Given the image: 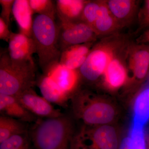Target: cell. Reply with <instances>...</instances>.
Listing matches in <instances>:
<instances>
[{
	"label": "cell",
	"instance_id": "ffe728a7",
	"mask_svg": "<svg viewBox=\"0 0 149 149\" xmlns=\"http://www.w3.org/2000/svg\"><path fill=\"white\" fill-rule=\"evenodd\" d=\"M112 14L120 24L131 17L136 8L135 1L131 0H110L106 2Z\"/></svg>",
	"mask_w": 149,
	"mask_h": 149
},
{
	"label": "cell",
	"instance_id": "1f68e13d",
	"mask_svg": "<svg viewBox=\"0 0 149 149\" xmlns=\"http://www.w3.org/2000/svg\"><path fill=\"white\" fill-rule=\"evenodd\" d=\"M20 149H34V147L32 146V143H31Z\"/></svg>",
	"mask_w": 149,
	"mask_h": 149
},
{
	"label": "cell",
	"instance_id": "52a82bcc",
	"mask_svg": "<svg viewBox=\"0 0 149 149\" xmlns=\"http://www.w3.org/2000/svg\"><path fill=\"white\" fill-rule=\"evenodd\" d=\"M88 146L93 149H118L120 142L116 129L106 124L99 126L85 125L80 132Z\"/></svg>",
	"mask_w": 149,
	"mask_h": 149
},
{
	"label": "cell",
	"instance_id": "d6986e66",
	"mask_svg": "<svg viewBox=\"0 0 149 149\" xmlns=\"http://www.w3.org/2000/svg\"><path fill=\"white\" fill-rule=\"evenodd\" d=\"M149 120V86L136 98L134 106L133 124L145 126Z\"/></svg>",
	"mask_w": 149,
	"mask_h": 149
},
{
	"label": "cell",
	"instance_id": "d4e9b609",
	"mask_svg": "<svg viewBox=\"0 0 149 149\" xmlns=\"http://www.w3.org/2000/svg\"><path fill=\"white\" fill-rule=\"evenodd\" d=\"M144 126L133 124L130 137L133 149H146Z\"/></svg>",
	"mask_w": 149,
	"mask_h": 149
},
{
	"label": "cell",
	"instance_id": "7402d4cb",
	"mask_svg": "<svg viewBox=\"0 0 149 149\" xmlns=\"http://www.w3.org/2000/svg\"><path fill=\"white\" fill-rule=\"evenodd\" d=\"M33 13L45 15L55 20L56 16V1L52 0H29Z\"/></svg>",
	"mask_w": 149,
	"mask_h": 149
},
{
	"label": "cell",
	"instance_id": "44dd1931",
	"mask_svg": "<svg viewBox=\"0 0 149 149\" xmlns=\"http://www.w3.org/2000/svg\"><path fill=\"white\" fill-rule=\"evenodd\" d=\"M130 68L136 78L143 79L148 73L149 68V51L146 49L137 50L131 55Z\"/></svg>",
	"mask_w": 149,
	"mask_h": 149
},
{
	"label": "cell",
	"instance_id": "30bf717a",
	"mask_svg": "<svg viewBox=\"0 0 149 149\" xmlns=\"http://www.w3.org/2000/svg\"><path fill=\"white\" fill-rule=\"evenodd\" d=\"M7 50L11 59L17 63L33 60L32 55L36 53L33 39L19 32H11Z\"/></svg>",
	"mask_w": 149,
	"mask_h": 149
},
{
	"label": "cell",
	"instance_id": "3957f363",
	"mask_svg": "<svg viewBox=\"0 0 149 149\" xmlns=\"http://www.w3.org/2000/svg\"><path fill=\"white\" fill-rule=\"evenodd\" d=\"M58 32L55 20L49 17L38 15L33 19L31 38L35 42L39 65L42 72L59 62L61 52Z\"/></svg>",
	"mask_w": 149,
	"mask_h": 149
},
{
	"label": "cell",
	"instance_id": "7a4b0ae2",
	"mask_svg": "<svg viewBox=\"0 0 149 149\" xmlns=\"http://www.w3.org/2000/svg\"><path fill=\"white\" fill-rule=\"evenodd\" d=\"M34 60L17 63L12 60L8 50L0 56V94L17 96L33 88L37 83Z\"/></svg>",
	"mask_w": 149,
	"mask_h": 149
},
{
	"label": "cell",
	"instance_id": "603a6c76",
	"mask_svg": "<svg viewBox=\"0 0 149 149\" xmlns=\"http://www.w3.org/2000/svg\"><path fill=\"white\" fill-rule=\"evenodd\" d=\"M100 8L101 1H88L83 9L80 21L89 25L93 29L100 14Z\"/></svg>",
	"mask_w": 149,
	"mask_h": 149
},
{
	"label": "cell",
	"instance_id": "4fadbf2b",
	"mask_svg": "<svg viewBox=\"0 0 149 149\" xmlns=\"http://www.w3.org/2000/svg\"><path fill=\"white\" fill-rule=\"evenodd\" d=\"M91 43L75 45L67 48L61 52L59 63L72 70H79L91 52Z\"/></svg>",
	"mask_w": 149,
	"mask_h": 149
},
{
	"label": "cell",
	"instance_id": "484cf974",
	"mask_svg": "<svg viewBox=\"0 0 149 149\" xmlns=\"http://www.w3.org/2000/svg\"><path fill=\"white\" fill-rule=\"evenodd\" d=\"M15 0H0L1 6V16L3 20L10 27V16L13 14V8Z\"/></svg>",
	"mask_w": 149,
	"mask_h": 149
},
{
	"label": "cell",
	"instance_id": "4316f807",
	"mask_svg": "<svg viewBox=\"0 0 149 149\" xmlns=\"http://www.w3.org/2000/svg\"><path fill=\"white\" fill-rule=\"evenodd\" d=\"M69 149H93L86 143L83 139L80 133L75 136H73Z\"/></svg>",
	"mask_w": 149,
	"mask_h": 149
},
{
	"label": "cell",
	"instance_id": "7c38bea8",
	"mask_svg": "<svg viewBox=\"0 0 149 149\" xmlns=\"http://www.w3.org/2000/svg\"><path fill=\"white\" fill-rule=\"evenodd\" d=\"M42 97L51 103L65 108L68 100L66 95L58 85L50 77L42 74L37 77V83Z\"/></svg>",
	"mask_w": 149,
	"mask_h": 149
},
{
	"label": "cell",
	"instance_id": "277c9868",
	"mask_svg": "<svg viewBox=\"0 0 149 149\" xmlns=\"http://www.w3.org/2000/svg\"><path fill=\"white\" fill-rule=\"evenodd\" d=\"M70 100L74 115L86 126L110 124L116 117L113 105L89 93L77 91Z\"/></svg>",
	"mask_w": 149,
	"mask_h": 149
},
{
	"label": "cell",
	"instance_id": "9c48e42d",
	"mask_svg": "<svg viewBox=\"0 0 149 149\" xmlns=\"http://www.w3.org/2000/svg\"><path fill=\"white\" fill-rule=\"evenodd\" d=\"M43 74L53 79L70 100L77 92L81 77L79 70L70 69L58 62L49 67Z\"/></svg>",
	"mask_w": 149,
	"mask_h": 149
},
{
	"label": "cell",
	"instance_id": "ba28073f",
	"mask_svg": "<svg viewBox=\"0 0 149 149\" xmlns=\"http://www.w3.org/2000/svg\"><path fill=\"white\" fill-rule=\"evenodd\" d=\"M16 97L28 111L38 118L58 117L64 114L44 97L37 95L33 88L27 90Z\"/></svg>",
	"mask_w": 149,
	"mask_h": 149
},
{
	"label": "cell",
	"instance_id": "e0dca14e",
	"mask_svg": "<svg viewBox=\"0 0 149 149\" xmlns=\"http://www.w3.org/2000/svg\"><path fill=\"white\" fill-rule=\"evenodd\" d=\"M30 125L18 119L0 115V143L11 136L28 132Z\"/></svg>",
	"mask_w": 149,
	"mask_h": 149
},
{
	"label": "cell",
	"instance_id": "8fae6325",
	"mask_svg": "<svg viewBox=\"0 0 149 149\" xmlns=\"http://www.w3.org/2000/svg\"><path fill=\"white\" fill-rule=\"evenodd\" d=\"M0 113L29 124L38 119L22 105L16 96L2 94H0Z\"/></svg>",
	"mask_w": 149,
	"mask_h": 149
},
{
	"label": "cell",
	"instance_id": "8992f818",
	"mask_svg": "<svg viewBox=\"0 0 149 149\" xmlns=\"http://www.w3.org/2000/svg\"><path fill=\"white\" fill-rule=\"evenodd\" d=\"M113 58V53L109 47L100 46L94 48L79 68L81 77L91 82L97 80L104 74Z\"/></svg>",
	"mask_w": 149,
	"mask_h": 149
},
{
	"label": "cell",
	"instance_id": "6da1fadb",
	"mask_svg": "<svg viewBox=\"0 0 149 149\" xmlns=\"http://www.w3.org/2000/svg\"><path fill=\"white\" fill-rule=\"evenodd\" d=\"M28 133L34 149H69L74 135L72 119L65 113L59 117L38 118L30 124Z\"/></svg>",
	"mask_w": 149,
	"mask_h": 149
},
{
	"label": "cell",
	"instance_id": "cb8c5ba5",
	"mask_svg": "<svg viewBox=\"0 0 149 149\" xmlns=\"http://www.w3.org/2000/svg\"><path fill=\"white\" fill-rule=\"evenodd\" d=\"M31 143L28 131L10 137L0 143V149H20Z\"/></svg>",
	"mask_w": 149,
	"mask_h": 149
},
{
	"label": "cell",
	"instance_id": "5bb4252c",
	"mask_svg": "<svg viewBox=\"0 0 149 149\" xmlns=\"http://www.w3.org/2000/svg\"><path fill=\"white\" fill-rule=\"evenodd\" d=\"M88 1L57 0L56 16L59 21L75 22L80 21L84 7Z\"/></svg>",
	"mask_w": 149,
	"mask_h": 149
},
{
	"label": "cell",
	"instance_id": "f1b7e54d",
	"mask_svg": "<svg viewBox=\"0 0 149 149\" xmlns=\"http://www.w3.org/2000/svg\"><path fill=\"white\" fill-rule=\"evenodd\" d=\"M140 21L144 27L149 26V0L145 1L140 14Z\"/></svg>",
	"mask_w": 149,
	"mask_h": 149
},
{
	"label": "cell",
	"instance_id": "2e32d148",
	"mask_svg": "<svg viewBox=\"0 0 149 149\" xmlns=\"http://www.w3.org/2000/svg\"><path fill=\"white\" fill-rule=\"evenodd\" d=\"M103 74L106 85L111 90L120 88L127 80V71L125 66L116 58L112 60Z\"/></svg>",
	"mask_w": 149,
	"mask_h": 149
},
{
	"label": "cell",
	"instance_id": "83f0119b",
	"mask_svg": "<svg viewBox=\"0 0 149 149\" xmlns=\"http://www.w3.org/2000/svg\"><path fill=\"white\" fill-rule=\"evenodd\" d=\"M11 32L9 26L0 17V39L8 42Z\"/></svg>",
	"mask_w": 149,
	"mask_h": 149
},
{
	"label": "cell",
	"instance_id": "f546056e",
	"mask_svg": "<svg viewBox=\"0 0 149 149\" xmlns=\"http://www.w3.org/2000/svg\"><path fill=\"white\" fill-rule=\"evenodd\" d=\"M118 149H133L130 137H125L120 142Z\"/></svg>",
	"mask_w": 149,
	"mask_h": 149
},
{
	"label": "cell",
	"instance_id": "9a60e30c",
	"mask_svg": "<svg viewBox=\"0 0 149 149\" xmlns=\"http://www.w3.org/2000/svg\"><path fill=\"white\" fill-rule=\"evenodd\" d=\"M33 14L29 0H15L13 15L18 25L19 33L30 38L32 35Z\"/></svg>",
	"mask_w": 149,
	"mask_h": 149
},
{
	"label": "cell",
	"instance_id": "4dcf8cb0",
	"mask_svg": "<svg viewBox=\"0 0 149 149\" xmlns=\"http://www.w3.org/2000/svg\"><path fill=\"white\" fill-rule=\"evenodd\" d=\"M141 41L142 42H149V29L142 35Z\"/></svg>",
	"mask_w": 149,
	"mask_h": 149
},
{
	"label": "cell",
	"instance_id": "ac0fdd59",
	"mask_svg": "<svg viewBox=\"0 0 149 149\" xmlns=\"http://www.w3.org/2000/svg\"><path fill=\"white\" fill-rule=\"evenodd\" d=\"M119 25L110 11L106 2L101 1L100 14L93 27L96 35L109 33L118 28Z\"/></svg>",
	"mask_w": 149,
	"mask_h": 149
},
{
	"label": "cell",
	"instance_id": "5b68a950",
	"mask_svg": "<svg viewBox=\"0 0 149 149\" xmlns=\"http://www.w3.org/2000/svg\"><path fill=\"white\" fill-rule=\"evenodd\" d=\"M58 44L61 52L75 45L91 43L97 35L89 25L82 22H59Z\"/></svg>",
	"mask_w": 149,
	"mask_h": 149
}]
</instances>
